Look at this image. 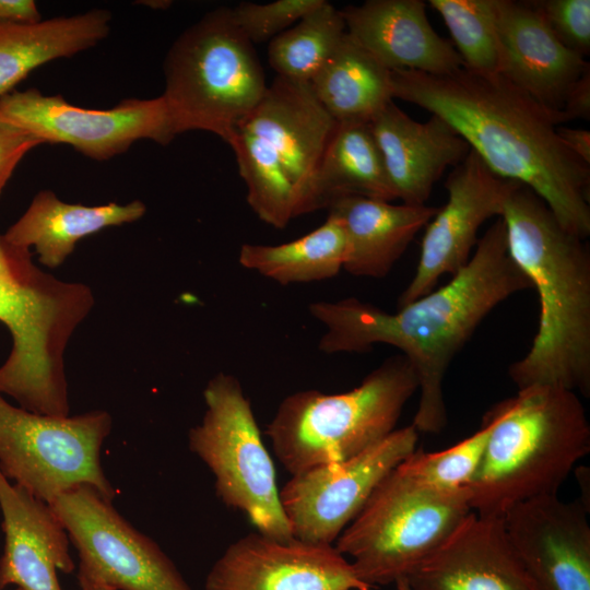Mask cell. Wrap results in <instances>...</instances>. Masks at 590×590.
Segmentation results:
<instances>
[{
	"label": "cell",
	"instance_id": "6da1fadb",
	"mask_svg": "<svg viewBox=\"0 0 590 590\" xmlns=\"http://www.w3.org/2000/svg\"><path fill=\"white\" fill-rule=\"evenodd\" d=\"M528 288L531 283L510 257L498 217L447 284L394 312L355 297L314 302L308 310L326 328L318 344L323 353H365L376 344L399 349L417 377L412 425L418 433L437 434L447 426L442 385L452 359L496 306Z\"/></svg>",
	"mask_w": 590,
	"mask_h": 590
},
{
	"label": "cell",
	"instance_id": "7a4b0ae2",
	"mask_svg": "<svg viewBox=\"0 0 590 590\" xmlns=\"http://www.w3.org/2000/svg\"><path fill=\"white\" fill-rule=\"evenodd\" d=\"M391 73L392 96L445 120L497 176L522 184L568 232L590 234V167L564 144L552 110L499 74Z\"/></svg>",
	"mask_w": 590,
	"mask_h": 590
},
{
	"label": "cell",
	"instance_id": "3957f363",
	"mask_svg": "<svg viewBox=\"0 0 590 590\" xmlns=\"http://www.w3.org/2000/svg\"><path fill=\"white\" fill-rule=\"evenodd\" d=\"M508 251L538 292V331L508 368L518 390L557 386L590 396V251L533 191L519 184L500 216Z\"/></svg>",
	"mask_w": 590,
	"mask_h": 590
},
{
	"label": "cell",
	"instance_id": "277c9868",
	"mask_svg": "<svg viewBox=\"0 0 590 590\" xmlns=\"http://www.w3.org/2000/svg\"><path fill=\"white\" fill-rule=\"evenodd\" d=\"M493 418L470 507L503 517L514 505L556 495L590 451V424L578 394L550 385L518 390L486 412Z\"/></svg>",
	"mask_w": 590,
	"mask_h": 590
},
{
	"label": "cell",
	"instance_id": "5b68a950",
	"mask_svg": "<svg viewBox=\"0 0 590 590\" xmlns=\"http://www.w3.org/2000/svg\"><path fill=\"white\" fill-rule=\"evenodd\" d=\"M94 306L92 290L38 268L30 249L0 234V322L12 339L0 393L43 415L69 416L64 353Z\"/></svg>",
	"mask_w": 590,
	"mask_h": 590
},
{
	"label": "cell",
	"instance_id": "8992f818",
	"mask_svg": "<svg viewBox=\"0 0 590 590\" xmlns=\"http://www.w3.org/2000/svg\"><path fill=\"white\" fill-rule=\"evenodd\" d=\"M417 388L413 366L396 355L346 392L309 389L287 396L266 434L281 464L295 475L349 459L385 438Z\"/></svg>",
	"mask_w": 590,
	"mask_h": 590
},
{
	"label": "cell",
	"instance_id": "52a82bcc",
	"mask_svg": "<svg viewBox=\"0 0 590 590\" xmlns=\"http://www.w3.org/2000/svg\"><path fill=\"white\" fill-rule=\"evenodd\" d=\"M164 98L176 134L202 130L227 142L263 96L264 72L231 8L205 13L172 44Z\"/></svg>",
	"mask_w": 590,
	"mask_h": 590
},
{
	"label": "cell",
	"instance_id": "ba28073f",
	"mask_svg": "<svg viewBox=\"0 0 590 590\" xmlns=\"http://www.w3.org/2000/svg\"><path fill=\"white\" fill-rule=\"evenodd\" d=\"M400 464V463H399ZM397 465L337 539L357 578L387 586L405 578L472 511L468 487L441 489Z\"/></svg>",
	"mask_w": 590,
	"mask_h": 590
},
{
	"label": "cell",
	"instance_id": "9c48e42d",
	"mask_svg": "<svg viewBox=\"0 0 590 590\" xmlns=\"http://www.w3.org/2000/svg\"><path fill=\"white\" fill-rule=\"evenodd\" d=\"M203 398L206 409L189 430L188 446L213 473L216 496L241 511L259 533L293 540L273 461L240 382L220 373L208 382Z\"/></svg>",
	"mask_w": 590,
	"mask_h": 590
},
{
	"label": "cell",
	"instance_id": "30bf717a",
	"mask_svg": "<svg viewBox=\"0 0 590 590\" xmlns=\"http://www.w3.org/2000/svg\"><path fill=\"white\" fill-rule=\"evenodd\" d=\"M110 430L106 411L48 416L14 406L0 393V471L47 504L80 485L111 502L116 493L101 463Z\"/></svg>",
	"mask_w": 590,
	"mask_h": 590
},
{
	"label": "cell",
	"instance_id": "8fae6325",
	"mask_svg": "<svg viewBox=\"0 0 590 590\" xmlns=\"http://www.w3.org/2000/svg\"><path fill=\"white\" fill-rule=\"evenodd\" d=\"M49 505L78 551V576L115 590H191L162 548L96 488L76 486Z\"/></svg>",
	"mask_w": 590,
	"mask_h": 590
},
{
	"label": "cell",
	"instance_id": "7c38bea8",
	"mask_svg": "<svg viewBox=\"0 0 590 590\" xmlns=\"http://www.w3.org/2000/svg\"><path fill=\"white\" fill-rule=\"evenodd\" d=\"M418 432L396 428L364 451L292 475L280 500L294 539L332 544L379 483L415 449Z\"/></svg>",
	"mask_w": 590,
	"mask_h": 590
},
{
	"label": "cell",
	"instance_id": "4fadbf2b",
	"mask_svg": "<svg viewBox=\"0 0 590 590\" xmlns=\"http://www.w3.org/2000/svg\"><path fill=\"white\" fill-rule=\"evenodd\" d=\"M0 109L43 144L70 145L95 161L122 154L140 140L166 145L177 135L162 95L91 109L36 88L14 90L0 99Z\"/></svg>",
	"mask_w": 590,
	"mask_h": 590
},
{
	"label": "cell",
	"instance_id": "5bb4252c",
	"mask_svg": "<svg viewBox=\"0 0 590 590\" xmlns=\"http://www.w3.org/2000/svg\"><path fill=\"white\" fill-rule=\"evenodd\" d=\"M519 184L494 174L470 150L445 181L447 202L426 224L416 271L400 294L398 308L428 294L441 276H452L469 262L480 227L488 219L502 216L508 196Z\"/></svg>",
	"mask_w": 590,
	"mask_h": 590
},
{
	"label": "cell",
	"instance_id": "9a60e30c",
	"mask_svg": "<svg viewBox=\"0 0 590 590\" xmlns=\"http://www.w3.org/2000/svg\"><path fill=\"white\" fill-rule=\"evenodd\" d=\"M205 590H370L332 544L279 541L251 532L210 569Z\"/></svg>",
	"mask_w": 590,
	"mask_h": 590
},
{
	"label": "cell",
	"instance_id": "2e32d148",
	"mask_svg": "<svg viewBox=\"0 0 590 590\" xmlns=\"http://www.w3.org/2000/svg\"><path fill=\"white\" fill-rule=\"evenodd\" d=\"M589 506L557 494L514 505L503 516L508 539L539 590H590Z\"/></svg>",
	"mask_w": 590,
	"mask_h": 590
},
{
	"label": "cell",
	"instance_id": "e0dca14e",
	"mask_svg": "<svg viewBox=\"0 0 590 590\" xmlns=\"http://www.w3.org/2000/svg\"><path fill=\"white\" fill-rule=\"evenodd\" d=\"M337 123L309 82L276 75L237 128L275 152L296 189L298 216L310 213L312 180Z\"/></svg>",
	"mask_w": 590,
	"mask_h": 590
},
{
	"label": "cell",
	"instance_id": "ac0fdd59",
	"mask_svg": "<svg viewBox=\"0 0 590 590\" xmlns=\"http://www.w3.org/2000/svg\"><path fill=\"white\" fill-rule=\"evenodd\" d=\"M404 579L411 590H539L508 539L503 517L474 511Z\"/></svg>",
	"mask_w": 590,
	"mask_h": 590
},
{
	"label": "cell",
	"instance_id": "d6986e66",
	"mask_svg": "<svg viewBox=\"0 0 590 590\" xmlns=\"http://www.w3.org/2000/svg\"><path fill=\"white\" fill-rule=\"evenodd\" d=\"M498 74L544 107L559 111L574 82L590 67L563 45L530 1L496 0Z\"/></svg>",
	"mask_w": 590,
	"mask_h": 590
},
{
	"label": "cell",
	"instance_id": "ffe728a7",
	"mask_svg": "<svg viewBox=\"0 0 590 590\" xmlns=\"http://www.w3.org/2000/svg\"><path fill=\"white\" fill-rule=\"evenodd\" d=\"M340 11L349 36L390 71L440 75L463 68L452 44L430 25L422 0H367Z\"/></svg>",
	"mask_w": 590,
	"mask_h": 590
},
{
	"label": "cell",
	"instance_id": "44dd1931",
	"mask_svg": "<svg viewBox=\"0 0 590 590\" xmlns=\"http://www.w3.org/2000/svg\"><path fill=\"white\" fill-rule=\"evenodd\" d=\"M389 181L403 204L424 205L435 182L470 152L468 143L441 118L418 122L393 101L370 121Z\"/></svg>",
	"mask_w": 590,
	"mask_h": 590
},
{
	"label": "cell",
	"instance_id": "7402d4cb",
	"mask_svg": "<svg viewBox=\"0 0 590 590\" xmlns=\"http://www.w3.org/2000/svg\"><path fill=\"white\" fill-rule=\"evenodd\" d=\"M4 533L0 589L61 590L57 570L71 573L69 536L51 506L9 481L0 471Z\"/></svg>",
	"mask_w": 590,
	"mask_h": 590
},
{
	"label": "cell",
	"instance_id": "603a6c76",
	"mask_svg": "<svg viewBox=\"0 0 590 590\" xmlns=\"http://www.w3.org/2000/svg\"><path fill=\"white\" fill-rule=\"evenodd\" d=\"M327 209L345 233L343 269L355 276L374 279L385 278L391 271L438 210L426 204H392L358 196L339 198Z\"/></svg>",
	"mask_w": 590,
	"mask_h": 590
},
{
	"label": "cell",
	"instance_id": "cb8c5ba5",
	"mask_svg": "<svg viewBox=\"0 0 590 590\" xmlns=\"http://www.w3.org/2000/svg\"><path fill=\"white\" fill-rule=\"evenodd\" d=\"M145 211L140 200L90 206L63 202L51 190L44 189L3 235L16 246L27 249L33 246L42 264L57 268L82 238L107 227L135 222Z\"/></svg>",
	"mask_w": 590,
	"mask_h": 590
},
{
	"label": "cell",
	"instance_id": "d4e9b609",
	"mask_svg": "<svg viewBox=\"0 0 590 590\" xmlns=\"http://www.w3.org/2000/svg\"><path fill=\"white\" fill-rule=\"evenodd\" d=\"M111 14L93 9L36 22L0 23V99L36 68L96 46L110 32Z\"/></svg>",
	"mask_w": 590,
	"mask_h": 590
},
{
	"label": "cell",
	"instance_id": "484cf974",
	"mask_svg": "<svg viewBox=\"0 0 590 590\" xmlns=\"http://www.w3.org/2000/svg\"><path fill=\"white\" fill-rule=\"evenodd\" d=\"M350 196L398 199L369 122L338 121L312 180L310 212Z\"/></svg>",
	"mask_w": 590,
	"mask_h": 590
},
{
	"label": "cell",
	"instance_id": "4316f807",
	"mask_svg": "<svg viewBox=\"0 0 590 590\" xmlns=\"http://www.w3.org/2000/svg\"><path fill=\"white\" fill-rule=\"evenodd\" d=\"M309 83L337 121L369 122L393 101L390 70L347 33Z\"/></svg>",
	"mask_w": 590,
	"mask_h": 590
},
{
	"label": "cell",
	"instance_id": "83f0119b",
	"mask_svg": "<svg viewBox=\"0 0 590 590\" xmlns=\"http://www.w3.org/2000/svg\"><path fill=\"white\" fill-rule=\"evenodd\" d=\"M346 257L342 224L328 215L307 235L281 245L244 244L238 261L248 269L282 285L307 283L335 276Z\"/></svg>",
	"mask_w": 590,
	"mask_h": 590
},
{
	"label": "cell",
	"instance_id": "f1b7e54d",
	"mask_svg": "<svg viewBox=\"0 0 590 590\" xmlns=\"http://www.w3.org/2000/svg\"><path fill=\"white\" fill-rule=\"evenodd\" d=\"M227 143L234 151L239 174L247 186V201L264 223L283 228L298 216L294 184L275 152L256 135L241 130Z\"/></svg>",
	"mask_w": 590,
	"mask_h": 590
},
{
	"label": "cell",
	"instance_id": "f546056e",
	"mask_svg": "<svg viewBox=\"0 0 590 590\" xmlns=\"http://www.w3.org/2000/svg\"><path fill=\"white\" fill-rule=\"evenodd\" d=\"M345 33L341 11L323 0L295 26L270 40L269 63L279 76L310 82Z\"/></svg>",
	"mask_w": 590,
	"mask_h": 590
},
{
	"label": "cell",
	"instance_id": "4dcf8cb0",
	"mask_svg": "<svg viewBox=\"0 0 590 590\" xmlns=\"http://www.w3.org/2000/svg\"><path fill=\"white\" fill-rule=\"evenodd\" d=\"M447 26L463 68L480 75L499 72L496 0H429Z\"/></svg>",
	"mask_w": 590,
	"mask_h": 590
},
{
	"label": "cell",
	"instance_id": "1f68e13d",
	"mask_svg": "<svg viewBox=\"0 0 590 590\" xmlns=\"http://www.w3.org/2000/svg\"><path fill=\"white\" fill-rule=\"evenodd\" d=\"M493 427L486 413L481 427L460 442L436 452L415 449L399 465L410 476L441 489L468 487L473 480Z\"/></svg>",
	"mask_w": 590,
	"mask_h": 590
},
{
	"label": "cell",
	"instance_id": "d6a6232c",
	"mask_svg": "<svg viewBox=\"0 0 590 590\" xmlns=\"http://www.w3.org/2000/svg\"><path fill=\"white\" fill-rule=\"evenodd\" d=\"M323 0H276L269 3L241 2L232 9L236 25L252 43L271 40L297 23Z\"/></svg>",
	"mask_w": 590,
	"mask_h": 590
},
{
	"label": "cell",
	"instance_id": "836d02e7",
	"mask_svg": "<svg viewBox=\"0 0 590 590\" xmlns=\"http://www.w3.org/2000/svg\"><path fill=\"white\" fill-rule=\"evenodd\" d=\"M530 2L563 45L583 58L589 55L590 0Z\"/></svg>",
	"mask_w": 590,
	"mask_h": 590
},
{
	"label": "cell",
	"instance_id": "e575fe53",
	"mask_svg": "<svg viewBox=\"0 0 590 590\" xmlns=\"http://www.w3.org/2000/svg\"><path fill=\"white\" fill-rule=\"evenodd\" d=\"M43 142L0 109V193L22 158Z\"/></svg>",
	"mask_w": 590,
	"mask_h": 590
},
{
	"label": "cell",
	"instance_id": "d590c367",
	"mask_svg": "<svg viewBox=\"0 0 590 590\" xmlns=\"http://www.w3.org/2000/svg\"><path fill=\"white\" fill-rule=\"evenodd\" d=\"M565 122L574 119L590 118V67L570 86L563 108L559 110Z\"/></svg>",
	"mask_w": 590,
	"mask_h": 590
},
{
	"label": "cell",
	"instance_id": "8d00e7d4",
	"mask_svg": "<svg viewBox=\"0 0 590 590\" xmlns=\"http://www.w3.org/2000/svg\"><path fill=\"white\" fill-rule=\"evenodd\" d=\"M42 20L37 4L33 0H0V23L36 22Z\"/></svg>",
	"mask_w": 590,
	"mask_h": 590
},
{
	"label": "cell",
	"instance_id": "74e56055",
	"mask_svg": "<svg viewBox=\"0 0 590 590\" xmlns=\"http://www.w3.org/2000/svg\"><path fill=\"white\" fill-rule=\"evenodd\" d=\"M557 133L568 150L586 164H590V132L586 129L557 127Z\"/></svg>",
	"mask_w": 590,
	"mask_h": 590
},
{
	"label": "cell",
	"instance_id": "f35d334b",
	"mask_svg": "<svg viewBox=\"0 0 590 590\" xmlns=\"http://www.w3.org/2000/svg\"><path fill=\"white\" fill-rule=\"evenodd\" d=\"M78 579L82 590H115L113 588L94 582L81 576H78Z\"/></svg>",
	"mask_w": 590,
	"mask_h": 590
},
{
	"label": "cell",
	"instance_id": "ab89813d",
	"mask_svg": "<svg viewBox=\"0 0 590 590\" xmlns=\"http://www.w3.org/2000/svg\"><path fill=\"white\" fill-rule=\"evenodd\" d=\"M138 3H142L143 5L152 9H166L172 5V1L166 0L141 1Z\"/></svg>",
	"mask_w": 590,
	"mask_h": 590
},
{
	"label": "cell",
	"instance_id": "60d3db41",
	"mask_svg": "<svg viewBox=\"0 0 590 590\" xmlns=\"http://www.w3.org/2000/svg\"><path fill=\"white\" fill-rule=\"evenodd\" d=\"M394 586H396L397 590H411L410 587L408 586L406 580L404 578L398 579L394 582Z\"/></svg>",
	"mask_w": 590,
	"mask_h": 590
},
{
	"label": "cell",
	"instance_id": "b9f144b4",
	"mask_svg": "<svg viewBox=\"0 0 590 590\" xmlns=\"http://www.w3.org/2000/svg\"><path fill=\"white\" fill-rule=\"evenodd\" d=\"M16 590H22V589L17 588Z\"/></svg>",
	"mask_w": 590,
	"mask_h": 590
}]
</instances>
